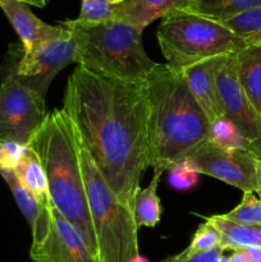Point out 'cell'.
<instances>
[{"label": "cell", "mask_w": 261, "mask_h": 262, "mask_svg": "<svg viewBox=\"0 0 261 262\" xmlns=\"http://www.w3.org/2000/svg\"><path fill=\"white\" fill-rule=\"evenodd\" d=\"M61 109L102 179L132 209L150 166L145 82L119 81L78 66L67 82Z\"/></svg>", "instance_id": "obj_1"}, {"label": "cell", "mask_w": 261, "mask_h": 262, "mask_svg": "<svg viewBox=\"0 0 261 262\" xmlns=\"http://www.w3.org/2000/svg\"><path fill=\"white\" fill-rule=\"evenodd\" d=\"M150 166L169 170L210 137V122L181 71L159 64L145 81Z\"/></svg>", "instance_id": "obj_2"}, {"label": "cell", "mask_w": 261, "mask_h": 262, "mask_svg": "<svg viewBox=\"0 0 261 262\" xmlns=\"http://www.w3.org/2000/svg\"><path fill=\"white\" fill-rule=\"evenodd\" d=\"M28 146L42 165L54 207L99 255L87 205L79 140L73 123L63 109L49 113Z\"/></svg>", "instance_id": "obj_3"}, {"label": "cell", "mask_w": 261, "mask_h": 262, "mask_svg": "<svg viewBox=\"0 0 261 262\" xmlns=\"http://www.w3.org/2000/svg\"><path fill=\"white\" fill-rule=\"evenodd\" d=\"M76 46V63L92 73L124 82H145L158 63L146 54L142 30L117 19L60 23Z\"/></svg>", "instance_id": "obj_4"}, {"label": "cell", "mask_w": 261, "mask_h": 262, "mask_svg": "<svg viewBox=\"0 0 261 262\" xmlns=\"http://www.w3.org/2000/svg\"><path fill=\"white\" fill-rule=\"evenodd\" d=\"M81 147V165L87 205L101 262H130L140 255L138 227L133 211L110 189Z\"/></svg>", "instance_id": "obj_5"}, {"label": "cell", "mask_w": 261, "mask_h": 262, "mask_svg": "<svg viewBox=\"0 0 261 262\" xmlns=\"http://www.w3.org/2000/svg\"><path fill=\"white\" fill-rule=\"evenodd\" d=\"M156 36L166 64L181 72L207 59L230 55L247 48L222 23L182 9L163 18Z\"/></svg>", "instance_id": "obj_6"}, {"label": "cell", "mask_w": 261, "mask_h": 262, "mask_svg": "<svg viewBox=\"0 0 261 262\" xmlns=\"http://www.w3.org/2000/svg\"><path fill=\"white\" fill-rule=\"evenodd\" d=\"M72 63H76V46L66 28L63 33L30 51H25L22 46L10 45L4 67L26 89L46 99L56 74Z\"/></svg>", "instance_id": "obj_7"}, {"label": "cell", "mask_w": 261, "mask_h": 262, "mask_svg": "<svg viewBox=\"0 0 261 262\" xmlns=\"http://www.w3.org/2000/svg\"><path fill=\"white\" fill-rule=\"evenodd\" d=\"M4 71L0 84V142H14L28 146L33 135L45 122V99L26 89L14 74Z\"/></svg>", "instance_id": "obj_8"}, {"label": "cell", "mask_w": 261, "mask_h": 262, "mask_svg": "<svg viewBox=\"0 0 261 262\" xmlns=\"http://www.w3.org/2000/svg\"><path fill=\"white\" fill-rule=\"evenodd\" d=\"M256 159L247 151L222 148L207 141L186 161L199 174L219 179L242 192H256Z\"/></svg>", "instance_id": "obj_9"}, {"label": "cell", "mask_w": 261, "mask_h": 262, "mask_svg": "<svg viewBox=\"0 0 261 262\" xmlns=\"http://www.w3.org/2000/svg\"><path fill=\"white\" fill-rule=\"evenodd\" d=\"M235 54L228 56L217 72L216 95L220 113L240 128L245 137L255 146L261 160V118L248 101L241 86Z\"/></svg>", "instance_id": "obj_10"}, {"label": "cell", "mask_w": 261, "mask_h": 262, "mask_svg": "<svg viewBox=\"0 0 261 262\" xmlns=\"http://www.w3.org/2000/svg\"><path fill=\"white\" fill-rule=\"evenodd\" d=\"M30 257L32 262H101L99 255L54 205L48 233L38 242H32Z\"/></svg>", "instance_id": "obj_11"}, {"label": "cell", "mask_w": 261, "mask_h": 262, "mask_svg": "<svg viewBox=\"0 0 261 262\" xmlns=\"http://www.w3.org/2000/svg\"><path fill=\"white\" fill-rule=\"evenodd\" d=\"M0 9L4 12L19 36L25 51L32 50L40 43L59 36L66 30L61 25L51 26L42 22L33 14L30 5L20 0H0Z\"/></svg>", "instance_id": "obj_12"}, {"label": "cell", "mask_w": 261, "mask_h": 262, "mask_svg": "<svg viewBox=\"0 0 261 262\" xmlns=\"http://www.w3.org/2000/svg\"><path fill=\"white\" fill-rule=\"evenodd\" d=\"M228 56L229 55L207 59L182 71L192 95L204 110L210 124L219 117H223L216 95V76Z\"/></svg>", "instance_id": "obj_13"}, {"label": "cell", "mask_w": 261, "mask_h": 262, "mask_svg": "<svg viewBox=\"0 0 261 262\" xmlns=\"http://www.w3.org/2000/svg\"><path fill=\"white\" fill-rule=\"evenodd\" d=\"M189 0H124L114 5L113 19L129 23L135 27H147L158 18H164L173 10L184 9Z\"/></svg>", "instance_id": "obj_14"}, {"label": "cell", "mask_w": 261, "mask_h": 262, "mask_svg": "<svg viewBox=\"0 0 261 262\" xmlns=\"http://www.w3.org/2000/svg\"><path fill=\"white\" fill-rule=\"evenodd\" d=\"M235 56L241 86L261 118V45L247 46L238 51Z\"/></svg>", "instance_id": "obj_15"}, {"label": "cell", "mask_w": 261, "mask_h": 262, "mask_svg": "<svg viewBox=\"0 0 261 262\" xmlns=\"http://www.w3.org/2000/svg\"><path fill=\"white\" fill-rule=\"evenodd\" d=\"M14 173L22 186L26 187L42 206H49L51 204L45 171L37 155L30 146L25 147L22 158L15 166Z\"/></svg>", "instance_id": "obj_16"}, {"label": "cell", "mask_w": 261, "mask_h": 262, "mask_svg": "<svg viewBox=\"0 0 261 262\" xmlns=\"http://www.w3.org/2000/svg\"><path fill=\"white\" fill-rule=\"evenodd\" d=\"M258 7H261V0H189L182 10L223 23Z\"/></svg>", "instance_id": "obj_17"}, {"label": "cell", "mask_w": 261, "mask_h": 262, "mask_svg": "<svg viewBox=\"0 0 261 262\" xmlns=\"http://www.w3.org/2000/svg\"><path fill=\"white\" fill-rule=\"evenodd\" d=\"M164 170L154 169V177L146 188H138L133 199V216L138 228L156 227L161 219L160 199L158 196V186Z\"/></svg>", "instance_id": "obj_18"}, {"label": "cell", "mask_w": 261, "mask_h": 262, "mask_svg": "<svg viewBox=\"0 0 261 262\" xmlns=\"http://www.w3.org/2000/svg\"><path fill=\"white\" fill-rule=\"evenodd\" d=\"M220 233V247L225 251L245 250L248 247L261 248V227H246L222 219L219 215L207 217Z\"/></svg>", "instance_id": "obj_19"}, {"label": "cell", "mask_w": 261, "mask_h": 262, "mask_svg": "<svg viewBox=\"0 0 261 262\" xmlns=\"http://www.w3.org/2000/svg\"><path fill=\"white\" fill-rule=\"evenodd\" d=\"M209 141L222 148L247 151L258 159L255 146L245 137V135L241 132V129L234 123L224 117H219L210 124Z\"/></svg>", "instance_id": "obj_20"}, {"label": "cell", "mask_w": 261, "mask_h": 262, "mask_svg": "<svg viewBox=\"0 0 261 262\" xmlns=\"http://www.w3.org/2000/svg\"><path fill=\"white\" fill-rule=\"evenodd\" d=\"M246 46L261 45V7L247 10L222 23Z\"/></svg>", "instance_id": "obj_21"}, {"label": "cell", "mask_w": 261, "mask_h": 262, "mask_svg": "<svg viewBox=\"0 0 261 262\" xmlns=\"http://www.w3.org/2000/svg\"><path fill=\"white\" fill-rule=\"evenodd\" d=\"M219 216L238 225L261 227V200L255 196V192H243L241 204L232 211Z\"/></svg>", "instance_id": "obj_22"}, {"label": "cell", "mask_w": 261, "mask_h": 262, "mask_svg": "<svg viewBox=\"0 0 261 262\" xmlns=\"http://www.w3.org/2000/svg\"><path fill=\"white\" fill-rule=\"evenodd\" d=\"M220 243H222V237H220L219 230L206 220L205 224L200 225L189 246L183 251L188 255H196V253L207 252V251L220 247Z\"/></svg>", "instance_id": "obj_23"}, {"label": "cell", "mask_w": 261, "mask_h": 262, "mask_svg": "<svg viewBox=\"0 0 261 262\" xmlns=\"http://www.w3.org/2000/svg\"><path fill=\"white\" fill-rule=\"evenodd\" d=\"M113 7L109 0H82L79 22L99 23L113 19Z\"/></svg>", "instance_id": "obj_24"}, {"label": "cell", "mask_w": 261, "mask_h": 262, "mask_svg": "<svg viewBox=\"0 0 261 262\" xmlns=\"http://www.w3.org/2000/svg\"><path fill=\"white\" fill-rule=\"evenodd\" d=\"M168 171L169 183L176 189H181V191L193 187L199 177V173L186 160L173 165Z\"/></svg>", "instance_id": "obj_25"}, {"label": "cell", "mask_w": 261, "mask_h": 262, "mask_svg": "<svg viewBox=\"0 0 261 262\" xmlns=\"http://www.w3.org/2000/svg\"><path fill=\"white\" fill-rule=\"evenodd\" d=\"M25 147L14 142H0V170H14Z\"/></svg>", "instance_id": "obj_26"}, {"label": "cell", "mask_w": 261, "mask_h": 262, "mask_svg": "<svg viewBox=\"0 0 261 262\" xmlns=\"http://www.w3.org/2000/svg\"><path fill=\"white\" fill-rule=\"evenodd\" d=\"M223 253H224V250L222 247H216L214 250L207 251V252L196 253V255H188L184 251H182L178 255L168 257L163 262H217Z\"/></svg>", "instance_id": "obj_27"}, {"label": "cell", "mask_w": 261, "mask_h": 262, "mask_svg": "<svg viewBox=\"0 0 261 262\" xmlns=\"http://www.w3.org/2000/svg\"><path fill=\"white\" fill-rule=\"evenodd\" d=\"M229 262H251L248 256L243 250L232 251V255L229 256Z\"/></svg>", "instance_id": "obj_28"}, {"label": "cell", "mask_w": 261, "mask_h": 262, "mask_svg": "<svg viewBox=\"0 0 261 262\" xmlns=\"http://www.w3.org/2000/svg\"><path fill=\"white\" fill-rule=\"evenodd\" d=\"M246 255L248 256L251 262H261V248L256 247H248L243 250Z\"/></svg>", "instance_id": "obj_29"}, {"label": "cell", "mask_w": 261, "mask_h": 262, "mask_svg": "<svg viewBox=\"0 0 261 262\" xmlns=\"http://www.w3.org/2000/svg\"><path fill=\"white\" fill-rule=\"evenodd\" d=\"M256 176H257V189L256 193H258V197L261 200V160L256 159Z\"/></svg>", "instance_id": "obj_30"}, {"label": "cell", "mask_w": 261, "mask_h": 262, "mask_svg": "<svg viewBox=\"0 0 261 262\" xmlns=\"http://www.w3.org/2000/svg\"><path fill=\"white\" fill-rule=\"evenodd\" d=\"M20 2H25L27 3L28 5H35V7H38V8L45 7L46 4V0H20Z\"/></svg>", "instance_id": "obj_31"}, {"label": "cell", "mask_w": 261, "mask_h": 262, "mask_svg": "<svg viewBox=\"0 0 261 262\" xmlns=\"http://www.w3.org/2000/svg\"><path fill=\"white\" fill-rule=\"evenodd\" d=\"M130 262H150V261H148L147 258H145V257H143V256L138 255L137 257H135V258H133V260L130 261Z\"/></svg>", "instance_id": "obj_32"}, {"label": "cell", "mask_w": 261, "mask_h": 262, "mask_svg": "<svg viewBox=\"0 0 261 262\" xmlns=\"http://www.w3.org/2000/svg\"><path fill=\"white\" fill-rule=\"evenodd\" d=\"M217 262H229V257H228V256H225L224 253H223V255L219 257V260H217Z\"/></svg>", "instance_id": "obj_33"}, {"label": "cell", "mask_w": 261, "mask_h": 262, "mask_svg": "<svg viewBox=\"0 0 261 262\" xmlns=\"http://www.w3.org/2000/svg\"><path fill=\"white\" fill-rule=\"evenodd\" d=\"M123 2H124V0H109V3L113 5V7H114V5L120 4V3H123Z\"/></svg>", "instance_id": "obj_34"}]
</instances>
